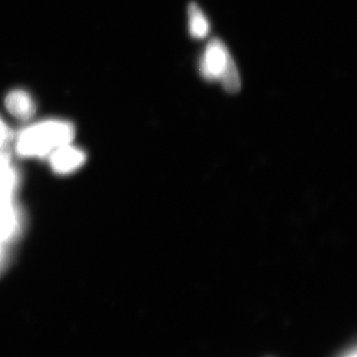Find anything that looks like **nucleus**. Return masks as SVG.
Instances as JSON below:
<instances>
[{"mask_svg":"<svg viewBox=\"0 0 357 357\" xmlns=\"http://www.w3.org/2000/svg\"><path fill=\"white\" fill-rule=\"evenodd\" d=\"M342 357H357L356 347H354L351 351L347 352V354H345L344 356H342Z\"/></svg>","mask_w":357,"mask_h":357,"instance_id":"obj_7","label":"nucleus"},{"mask_svg":"<svg viewBox=\"0 0 357 357\" xmlns=\"http://www.w3.org/2000/svg\"><path fill=\"white\" fill-rule=\"evenodd\" d=\"M75 136L72 123L64 121H44L23 129L15 138L17 153L24 157H44L54 150L70 144Z\"/></svg>","mask_w":357,"mask_h":357,"instance_id":"obj_1","label":"nucleus"},{"mask_svg":"<svg viewBox=\"0 0 357 357\" xmlns=\"http://www.w3.org/2000/svg\"><path fill=\"white\" fill-rule=\"evenodd\" d=\"M14 138L15 136H14L13 130L0 115V156L8 151Z\"/></svg>","mask_w":357,"mask_h":357,"instance_id":"obj_6","label":"nucleus"},{"mask_svg":"<svg viewBox=\"0 0 357 357\" xmlns=\"http://www.w3.org/2000/svg\"><path fill=\"white\" fill-rule=\"evenodd\" d=\"M188 28L190 36L196 40L206 38L211 32L210 21L196 2L188 6Z\"/></svg>","mask_w":357,"mask_h":357,"instance_id":"obj_5","label":"nucleus"},{"mask_svg":"<svg viewBox=\"0 0 357 357\" xmlns=\"http://www.w3.org/2000/svg\"><path fill=\"white\" fill-rule=\"evenodd\" d=\"M6 107L9 114L20 121H29L36 114V103L24 89H13L8 93Z\"/></svg>","mask_w":357,"mask_h":357,"instance_id":"obj_4","label":"nucleus"},{"mask_svg":"<svg viewBox=\"0 0 357 357\" xmlns=\"http://www.w3.org/2000/svg\"><path fill=\"white\" fill-rule=\"evenodd\" d=\"M50 165L54 172L67 175L77 171L86 162V154L70 144L54 150L50 155Z\"/></svg>","mask_w":357,"mask_h":357,"instance_id":"obj_3","label":"nucleus"},{"mask_svg":"<svg viewBox=\"0 0 357 357\" xmlns=\"http://www.w3.org/2000/svg\"><path fill=\"white\" fill-rule=\"evenodd\" d=\"M199 76L206 82H220L227 93H238L241 79L238 69L227 45L218 38L211 39L199 58Z\"/></svg>","mask_w":357,"mask_h":357,"instance_id":"obj_2","label":"nucleus"}]
</instances>
